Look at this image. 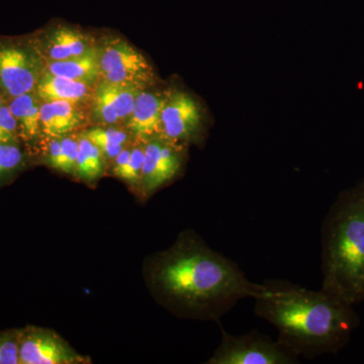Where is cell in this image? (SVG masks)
<instances>
[{
	"mask_svg": "<svg viewBox=\"0 0 364 364\" xmlns=\"http://www.w3.org/2000/svg\"><path fill=\"white\" fill-rule=\"evenodd\" d=\"M144 275L159 305L176 317L191 320L220 323L239 301L267 291L265 282H251L236 262L191 230L148 258Z\"/></svg>",
	"mask_w": 364,
	"mask_h": 364,
	"instance_id": "obj_1",
	"label": "cell"
},
{
	"mask_svg": "<svg viewBox=\"0 0 364 364\" xmlns=\"http://www.w3.org/2000/svg\"><path fill=\"white\" fill-rule=\"evenodd\" d=\"M265 284L267 291L254 299V313L274 326L277 341L299 358L336 353L358 328L353 306L323 289L311 291L282 280H267Z\"/></svg>",
	"mask_w": 364,
	"mask_h": 364,
	"instance_id": "obj_2",
	"label": "cell"
},
{
	"mask_svg": "<svg viewBox=\"0 0 364 364\" xmlns=\"http://www.w3.org/2000/svg\"><path fill=\"white\" fill-rule=\"evenodd\" d=\"M321 289L350 306L364 301V179L342 191L321 232Z\"/></svg>",
	"mask_w": 364,
	"mask_h": 364,
	"instance_id": "obj_3",
	"label": "cell"
},
{
	"mask_svg": "<svg viewBox=\"0 0 364 364\" xmlns=\"http://www.w3.org/2000/svg\"><path fill=\"white\" fill-rule=\"evenodd\" d=\"M219 347L210 356L208 364H296L298 355L258 331L243 335L230 334L221 327Z\"/></svg>",
	"mask_w": 364,
	"mask_h": 364,
	"instance_id": "obj_4",
	"label": "cell"
},
{
	"mask_svg": "<svg viewBox=\"0 0 364 364\" xmlns=\"http://www.w3.org/2000/svg\"><path fill=\"white\" fill-rule=\"evenodd\" d=\"M100 69L104 80L136 90H149L157 82L156 73L147 58L121 39L109 41L100 52Z\"/></svg>",
	"mask_w": 364,
	"mask_h": 364,
	"instance_id": "obj_5",
	"label": "cell"
},
{
	"mask_svg": "<svg viewBox=\"0 0 364 364\" xmlns=\"http://www.w3.org/2000/svg\"><path fill=\"white\" fill-rule=\"evenodd\" d=\"M205 109L191 93L169 88L161 114L160 136L188 145L202 140L205 131Z\"/></svg>",
	"mask_w": 364,
	"mask_h": 364,
	"instance_id": "obj_6",
	"label": "cell"
},
{
	"mask_svg": "<svg viewBox=\"0 0 364 364\" xmlns=\"http://www.w3.org/2000/svg\"><path fill=\"white\" fill-rule=\"evenodd\" d=\"M18 358L20 364L90 363L56 332L33 325L18 330Z\"/></svg>",
	"mask_w": 364,
	"mask_h": 364,
	"instance_id": "obj_7",
	"label": "cell"
},
{
	"mask_svg": "<svg viewBox=\"0 0 364 364\" xmlns=\"http://www.w3.org/2000/svg\"><path fill=\"white\" fill-rule=\"evenodd\" d=\"M186 148L183 144L160 136L146 140L140 184L144 195H153L181 174L186 163Z\"/></svg>",
	"mask_w": 364,
	"mask_h": 364,
	"instance_id": "obj_8",
	"label": "cell"
},
{
	"mask_svg": "<svg viewBox=\"0 0 364 364\" xmlns=\"http://www.w3.org/2000/svg\"><path fill=\"white\" fill-rule=\"evenodd\" d=\"M40 59L30 48L0 42V92L14 98L33 92L41 78Z\"/></svg>",
	"mask_w": 364,
	"mask_h": 364,
	"instance_id": "obj_9",
	"label": "cell"
},
{
	"mask_svg": "<svg viewBox=\"0 0 364 364\" xmlns=\"http://www.w3.org/2000/svg\"><path fill=\"white\" fill-rule=\"evenodd\" d=\"M140 91L142 90L131 86L102 80L92 95L95 117L107 124L128 119Z\"/></svg>",
	"mask_w": 364,
	"mask_h": 364,
	"instance_id": "obj_10",
	"label": "cell"
},
{
	"mask_svg": "<svg viewBox=\"0 0 364 364\" xmlns=\"http://www.w3.org/2000/svg\"><path fill=\"white\" fill-rule=\"evenodd\" d=\"M167 95L168 90H145L136 95L133 111L128 117V128L139 138L148 140L161 134L162 109Z\"/></svg>",
	"mask_w": 364,
	"mask_h": 364,
	"instance_id": "obj_11",
	"label": "cell"
},
{
	"mask_svg": "<svg viewBox=\"0 0 364 364\" xmlns=\"http://www.w3.org/2000/svg\"><path fill=\"white\" fill-rule=\"evenodd\" d=\"M41 133L49 138H60L78 129L85 121V112L77 102H44L40 109Z\"/></svg>",
	"mask_w": 364,
	"mask_h": 364,
	"instance_id": "obj_12",
	"label": "cell"
},
{
	"mask_svg": "<svg viewBox=\"0 0 364 364\" xmlns=\"http://www.w3.org/2000/svg\"><path fill=\"white\" fill-rule=\"evenodd\" d=\"M33 92L43 102L64 100L77 104L93 95L92 88L88 83L53 75L49 72L41 76Z\"/></svg>",
	"mask_w": 364,
	"mask_h": 364,
	"instance_id": "obj_13",
	"label": "cell"
},
{
	"mask_svg": "<svg viewBox=\"0 0 364 364\" xmlns=\"http://www.w3.org/2000/svg\"><path fill=\"white\" fill-rule=\"evenodd\" d=\"M92 49L90 37L68 26L53 31L45 45V53L52 61L78 58Z\"/></svg>",
	"mask_w": 364,
	"mask_h": 364,
	"instance_id": "obj_14",
	"label": "cell"
},
{
	"mask_svg": "<svg viewBox=\"0 0 364 364\" xmlns=\"http://www.w3.org/2000/svg\"><path fill=\"white\" fill-rule=\"evenodd\" d=\"M9 105L18 123L21 141L33 142L41 134V105L36 93L28 92L11 98Z\"/></svg>",
	"mask_w": 364,
	"mask_h": 364,
	"instance_id": "obj_15",
	"label": "cell"
},
{
	"mask_svg": "<svg viewBox=\"0 0 364 364\" xmlns=\"http://www.w3.org/2000/svg\"><path fill=\"white\" fill-rule=\"evenodd\" d=\"M46 72L91 85L100 75V52L93 48L87 54L78 58L52 61Z\"/></svg>",
	"mask_w": 364,
	"mask_h": 364,
	"instance_id": "obj_16",
	"label": "cell"
},
{
	"mask_svg": "<svg viewBox=\"0 0 364 364\" xmlns=\"http://www.w3.org/2000/svg\"><path fill=\"white\" fill-rule=\"evenodd\" d=\"M104 155L95 144L82 136L78 140V156L76 172L85 181H97L104 172Z\"/></svg>",
	"mask_w": 364,
	"mask_h": 364,
	"instance_id": "obj_17",
	"label": "cell"
},
{
	"mask_svg": "<svg viewBox=\"0 0 364 364\" xmlns=\"http://www.w3.org/2000/svg\"><path fill=\"white\" fill-rule=\"evenodd\" d=\"M78 156V140L71 136L53 138L48 149V162L53 168L67 174L76 172Z\"/></svg>",
	"mask_w": 364,
	"mask_h": 364,
	"instance_id": "obj_18",
	"label": "cell"
},
{
	"mask_svg": "<svg viewBox=\"0 0 364 364\" xmlns=\"http://www.w3.org/2000/svg\"><path fill=\"white\" fill-rule=\"evenodd\" d=\"M145 158L144 145L135 146L134 148H124L116 158L114 162V176L122 181L128 182L132 186H140Z\"/></svg>",
	"mask_w": 364,
	"mask_h": 364,
	"instance_id": "obj_19",
	"label": "cell"
},
{
	"mask_svg": "<svg viewBox=\"0 0 364 364\" xmlns=\"http://www.w3.org/2000/svg\"><path fill=\"white\" fill-rule=\"evenodd\" d=\"M82 136L90 139L100 148L102 155L109 159H114L126 148L128 142V135L117 129H91L83 133Z\"/></svg>",
	"mask_w": 364,
	"mask_h": 364,
	"instance_id": "obj_20",
	"label": "cell"
},
{
	"mask_svg": "<svg viewBox=\"0 0 364 364\" xmlns=\"http://www.w3.org/2000/svg\"><path fill=\"white\" fill-rule=\"evenodd\" d=\"M25 165L26 155L20 145L0 143V186L11 181Z\"/></svg>",
	"mask_w": 364,
	"mask_h": 364,
	"instance_id": "obj_21",
	"label": "cell"
},
{
	"mask_svg": "<svg viewBox=\"0 0 364 364\" xmlns=\"http://www.w3.org/2000/svg\"><path fill=\"white\" fill-rule=\"evenodd\" d=\"M18 330L20 328L0 331V364H20Z\"/></svg>",
	"mask_w": 364,
	"mask_h": 364,
	"instance_id": "obj_22",
	"label": "cell"
},
{
	"mask_svg": "<svg viewBox=\"0 0 364 364\" xmlns=\"http://www.w3.org/2000/svg\"><path fill=\"white\" fill-rule=\"evenodd\" d=\"M21 141L18 123L9 105L4 104L0 107V143L20 145Z\"/></svg>",
	"mask_w": 364,
	"mask_h": 364,
	"instance_id": "obj_23",
	"label": "cell"
},
{
	"mask_svg": "<svg viewBox=\"0 0 364 364\" xmlns=\"http://www.w3.org/2000/svg\"><path fill=\"white\" fill-rule=\"evenodd\" d=\"M4 105V97L1 92H0V107Z\"/></svg>",
	"mask_w": 364,
	"mask_h": 364,
	"instance_id": "obj_24",
	"label": "cell"
}]
</instances>
